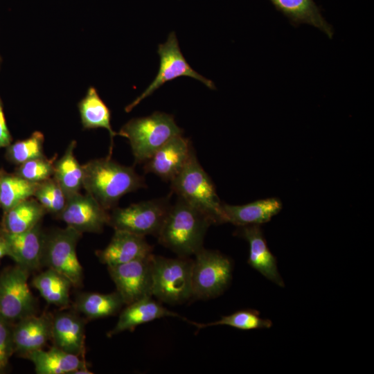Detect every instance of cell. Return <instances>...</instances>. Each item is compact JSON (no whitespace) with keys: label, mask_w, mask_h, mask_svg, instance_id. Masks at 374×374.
Here are the masks:
<instances>
[{"label":"cell","mask_w":374,"mask_h":374,"mask_svg":"<svg viewBox=\"0 0 374 374\" xmlns=\"http://www.w3.org/2000/svg\"><path fill=\"white\" fill-rule=\"evenodd\" d=\"M9 249V256L16 264L30 271L43 265L46 233L42 222L31 229L20 233L4 231Z\"/></svg>","instance_id":"obj_15"},{"label":"cell","mask_w":374,"mask_h":374,"mask_svg":"<svg viewBox=\"0 0 374 374\" xmlns=\"http://www.w3.org/2000/svg\"><path fill=\"white\" fill-rule=\"evenodd\" d=\"M85 321L75 312L53 317L51 339L55 346L84 359Z\"/></svg>","instance_id":"obj_18"},{"label":"cell","mask_w":374,"mask_h":374,"mask_svg":"<svg viewBox=\"0 0 374 374\" xmlns=\"http://www.w3.org/2000/svg\"><path fill=\"white\" fill-rule=\"evenodd\" d=\"M83 188L107 211L116 207L125 194L145 186L133 167L118 163L109 157L82 165Z\"/></svg>","instance_id":"obj_1"},{"label":"cell","mask_w":374,"mask_h":374,"mask_svg":"<svg viewBox=\"0 0 374 374\" xmlns=\"http://www.w3.org/2000/svg\"><path fill=\"white\" fill-rule=\"evenodd\" d=\"M57 154L51 159L45 156L26 161L15 169L14 173L30 182L39 184L53 175Z\"/></svg>","instance_id":"obj_32"},{"label":"cell","mask_w":374,"mask_h":374,"mask_svg":"<svg viewBox=\"0 0 374 374\" xmlns=\"http://www.w3.org/2000/svg\"><path fill=\"white\" fill-rule=\"evenodd\" d=\"M9 256V249L3 230L0 227V258Z\"/></svg>","instance_id":"obj_35"},{"label":"cell","mask_w":374,"mask_h":374,"mask_svg":"<svg viewBox=\"0 0 374 374\" xmlns=\"http://www.w3.org/2000/svg\"><path fill=\"white\" fill-rule=\"evenodd\" d=\"M30 272L16 264L0 274V314L13 323L36 312V301L28 285Z\"/></svg>","instance_id":"obj_9"},{"label":"cell","mask_w":374,"mask_h":374,"mask_svg":"<svg viewBox=\"0 0 374 374\" xmlns=\"http://www.w3.org/2000/svg\"><path fill=\"white\" fill-rule=\"evenodd\" d=\"M211 221L199 211L179 197L170 206L157 235L159 242L179 257L195 255L202 248Z\"/></svg>","instance_id":"obj_2"},{"label":"cell","mask_w":374,"mask_h":374,"mask_svg":"<svg viewBox=\"0 0 374 374\" xmlns=\"http://www.w3.org/2000/svg\"><path fill=\"white\" fill-rule=\"evenodd\" d=\"M46 211L33 197L3 212L0 227L9 233L27 231L39 222Z\"/></svg>","instance_id":"obj_24"},{"label":"cell","mask_w":374,"mask_h":374,"mask_svg":"<svg viewBox=\"0 0 374 374\" xmlns=\"http://www.w3.org/2000/svg\"><path fill=\"white\" fill-rule=\"evenodd\" d=\"M190 323L198 329L224 325L239 330H249L270 328L272 326L271 320L261 318L259 312L252 309L240 310L210 323H198L193 321Z\"/></svg>","instance_id":"obj_29"},{"label":"cell","mask_w":374,"mask_h":374,"mask_svg":"<svg viewBox=\"0 0 374 374\" xmlns=\"http://www.w3.org/2000/svg\"><path fill=\"white\" fill-rule=\"evenodd\" d=\"M5 170L3 168H0V182H1V179L3 175V174L5 173Z\"/></svg>","instance_id":"obj_37"},{"label":"cell","mask_w":374,"mask_h":374,"mask_svg":"<svg viewBox=\"0 0 374 374\" xmlns=\"http://www.w3.org/2000/svg\"><path fill=\"white\" fill-rule=\"evenodd\" d=\"M193 261L186 257L168 258L152 254V295L172 305L191 299Z\"/></svg>","instance_id":"obj_5"},{"label":"cell","mask_w":374,"mask_h":374,"mask_svg":"<svg viewBox=\"0 0 374 374\" xmlns=\"http://www.w3.org/2000/svg\"><path fill=\"white\" fill-rule=\"evenodd\" d=\"M2 61H3V59H2L1 55H0V70H1V64H2Z\"/></svg>","instance_id":"obj_38"},{"label":"cell","mask_w":374,"mask_h":374,"mask_svg":"<svg viewBox=\"0 0 374 374\" xmlns=\"http://www.w3.org/2000/svg\"><path fill=\"white\" fill-rule=\"evenodd\" d=\"M44 136L35 131L28 138L11 143L6 148V159L16 166L29 160L45 156L44 154Z\"/></svg>","instance_id":"obj_30"},{"label":"cell","mask_w":374,"mask_h":374,"mask_svg":"<svg viewBox=\"0 0 374 374\" xmlns=\"http://www.w3.org/2000/svg\"><path fill=\"white\" fill-rule=\"evenodd\" d=\"M93 373L88 369V366L80 368L75 371L72 374H92Z\"/></svg>","instance_id":"obj_36"},{"label":"cell","mask_w":374,"mask_h":374,"mask_svg":"<svg viewBox=\"0 0 374 374\" xmlns=\"http://www.w3.org/2000/svg\"><path fill=\"white\" fill-rule=\"evenodd\" d=\"M182 133L172 115L155 112L148 116L130 119L121 127L119 135L129 140L135 162L141 163L172 138Z\"/></svg>","instance_id":"obj_3"},{"label":"cell","mask_w":374,"mask_h":374,"mask_svg":"<svg viewBox=\"0 0 374 374\" xmlns=\"http://www.w3.org/2000/svg\"><path fill=\"white\" fill-rule=\"evenodd\" d=\"M78 108L83 129L105 128L109 132L111 145L107 157H111L114 137L119 135V132L112 130L110 109L93 87L87 89L84 97L78 103Z\"/></svg>","instance_id":"obj_23"},{"label":"cell","mask_w":374,"mask_h":374,"mask_svg":"<svg viewBox=\"0 0 374 374\" xmlns=\"http://www.w3.org/2000/svg\"><path fill=\"white\" fill-rule=\"evenodd\" d=\"M181 317L177 313L163 307L152 296H145L130 304L121 312L114 328L107 333L112 337L125 330H132L136 326L163 317Z\"/></svg>","instance_id":"obj_19"},{"label":"cell","mask_w":374,"mask_h":374,"mask_svg":"<svg viewBox=\"0 0 374 374\" xmlns=\"http://www.w3.org/2000/svg\"><path fill=\"white\" fill-rule=\"evenodd\" d=\"M12 142L3 110V103L0 96V149L6 148Z\"/></svg>","instance_id":"obj_34"},{"label":"cell","mask_w":374,"mask_h":374,"mask_svg":"<svg viewBox=\"0 0 374 374\" xmlns=\"http://www.w3.org/2000/svg\"><path fill=\"white\" fill-rule=\"evenodd\" d=\"M281 209L282 203L276 197L259 199L243 205L222 204L224 222L238 226L268 222Z\"/></svg>","instance_id":"obj_21"},{"label":"cell","mask_w":374,"mask_h":374,"mask_svg":"<svg viewBox=\"0 0 374 374\" xmlns=\"http://www.w3.org/2000/svg\"><path fill=\"white\" fill-rule=\"evenodd\" d=\"M56 217L82 233H100L108 224L109 213L90 194L78 193L67 197L64 208Z\"/></svg>","instance_id":"obj_12"},{"label":"cell","mask_w":374,"mask_h":374,"mask_svg":"<svg viewBox=\"0 0 374 374\" xmlns=\"http://www.w3.org/2000/svg\"><path fill=\"white\" fill-rule=\"evenodd\" d=\"M157 53L160 64L155 78L139 96L125 108V112L132 111L141 101L153 93L163 84L179 77H190L202 82L211 89H216L212 80L198 73L187 62L180 50L174 31L168 35L165 43L159 45Z\"/></svg>","instance_id":"obj_10"},{"label":"cell","mask_w":374,"mask_h":374,"mask_svg":"<svg viewBox=\"0 0 374 374\" xmlns=\"http://www.w3.org/2000/svg\"><path fill=\"white\" fill-rule=\"evenodd\" d=\"M33 197L46 213L55 216L61 213L67 200L65 193L53 177L37 184Z\"/></svg>","instance_id":"obj_31"},{"label":"cell","mask_w":374,"mask_h":374,"mask_svg":"<svg viewBox=\"0 0 374 374\" xmlns=\"http://www.w3.org/2000/svg\"><path fill=\"white\" fill-rule=\"evenodd\" d=\"M193 153L188 139L182 134L175 136L144 162V170L171 181L184 169Z\"/></svg>","instance_id":"obj_13"},{"label":"cell","mask_w":374,"mask_h":374,"mask_svg":"<svg viewBox=\"0 0 374 374\" xmlns=\"http://www.w3.org/2000/svg\"><path fill=\"white\" fill-rule=\"evenodd\" d=\"M238 227V235L249 243L248 264L266 278L283 287L285 284L278 272L276 258L270 251L260 225Z\"/></svg>","instance_id":"obj_16"},{"label":"cell","mask_w":374,"mask_h":374,"mask_svg":"<svg viewBox=\"0 0 374 374\" xmlns=\"http://www.w3.org/2000/svg\"><path fill=\"white\" fill-rule=\"evenodd\" d=\"M169 199L161 198L115 207L109 213L108 225L114 230L136 235H157L170 207Z\"/></svg>","instance_id":"obj_8"},{"label":"cell","mask_w":374,"mask_h":374,"mask_svg":"<svg viewBox=\"0 0 374 374\" xmlns=\"http://www.w3.org/2000/svg\"><path fill=\"white\" fill-rule=\"evenodd\" d=\"M276 10L287 17L294 27L308 24L319 28L332 39L334 28L322 15V9L314 0H269Z\"/></svg>","instance_id":"obj_20"},{"label":"cell","mask_w":374,"mask_h":374,"mask_svg":"<svg viewBox=\"0 0 374 374\" xmlns=\"http://www.w3.org/2000/svg\"><path fill=\"white\" fill-rule=\"evenodd\" d=\"M12 328L13 323L0 314V373H4L14 354Z\"/></svg>","instance_id":"obj_33"},{"label":"cell","mask_w":374,"mask_h":374,"mask_svg":"<svg viewBox=\"0 0 374 374\" xmlns=\"http://www.w3.org/2000/svg\"><path fill=\"white\" fill-rule=\"evenodd\" d=\"M33 285L48 303L66 308L70 303L71 283L64 276L48 268L35 276Z\"/></svg>","instance_id":"obj_27"},{"label":"cell","mask_w":374,"mask_h":374,"mask_svg":"<svg viewBox=\"0 0 374 374\" xmlns=\"http://www.w3.org/2000/svg\"><path fill=\"white\" fill-rule=\"evenodd\" d=\"M76 141H72L64 154L55 161L53 177L61 186L66 197L78 193L83 187V169L74 154Z\"/></svg>","instance_id":"obj_26"},{"label":"cell","mask_w":374,"mask_h":374,"mask_svg":"<svg viewBox=\"0 0 374 374\" xmlns=\"http://www.w3.org/2000/svg\"><path fill=\"white\" fill-rule=\"evenodd\" d=\"M25 357L33 363L37 374H72L75 371L87 366L85 359L55 346L48 350L43 348L34 350Z\"/></svg>","instance_id":"obj_22"},{"label":"cell","mask_w":374,"mask_h":374,"mask_svg":"<svg viewBox=\"0 0 374 374\" xmlns=\"http://www.w3.org/2000/svg\"><path fill=\"white\" fill-rule=\"evenodd\" d=\"M170 182L172 191L205 215L212 224L225 222L222 204L215 186L199 164L195 152L181 172Z\"/></svg>","instance_id":"obj_4"},{"label":"cell","mask_w":374,"mask_h":374,"mask_svg":"<svg viewBox=\"0 0 374 374\" xmlns=\"http://www.w3.org/2000/svg\"><path fill=\"white\" fill-rule=\"evenodd\" d=\"M53 317L49 312L24 317L13 323L14 353L25 357L34 350L42 349L51 339Z\"/></svg>","instance_id":"obj_14"},{"label":"cell","mask_w":374,"mask_h":374,"mask_svg":"<svg viewBox=\"0 0 374 374\" xmlns=\"http://www.w3.org/2000/svg\"><path fill=\"white\" fill-rule=\"evenodd\" d=\"M152 252V247L147 242L145 236L114 230L108 245L96 251V255L100 262L108 267L144 258Z\"/></svg>","instance_id":"obj_17"},{"label":"cell","mask_w":374,"mask_h":374,"mask_svg":"<svg viewBox=\"0 0 374 374\" xmlns=\"http://www.w3.org/2000/svg\"><path fill=\"white\" fill-rule=\"evenodd\" d=\"M82 233L66 226L46 233L43 265L66 277L74 287L82 285L83 269L76 246Z\"/></svg>","instance_id":"obj_7"},{"label":"cell","mask_w":374,"mask_h":374,"mask_svg":"<svg viewBox=\"0 0 374 374\" xmlns=\"http://www.w3.org/2000/svg\"><path fill=\"white\" fill-rule=\"evenodd\" d=\"M37 184L5 172L0 182V208L4 212L33 197Z\"/></svg>","instance_id":"obj_28"},{"label":"cell","mask_w":374,"mask_h":374,"mask_svg":"<svg viewBox=\"0 0 374 374\" xmlns=\"http://www.w3.org/2000/svg\"><path fill=\"white\" fill-rule=\"evenodd\" d=\"M152 256L108 266L109 274L125 305L152 296Z\"/></svg>","instance_id":"obj_11"},{"label":"cell","mask_w":374,"mask_h":374,"mask_svg":"<svg viewBox=\"0 0 374 374\" xmlns=\"http://www.w3.org/2000/svg\"><path fill=\"white\" fill-rule=\"evenodd\" d=\"M195 256L192 267V298L204 300L222 294L232 278L231 260L217 251L204 247Z\"/></svg>","instance_id":"obj_6"},{"label":"cell","mask_w":374,"mask_h":374,"mask_svg":"<svg viewBox=\"0 0 374 374\" xmlns=\"http://www.w3.org/2000/svg\"><path fill=\"white\" fill-rule=\"evenodd\" d=\"M125 303L116 291L109 294L98 292L80 293L75 299L74 310L88 319H98L116 314Z\"/></svg>","instance_id":"obj_25"}]
</instances>
